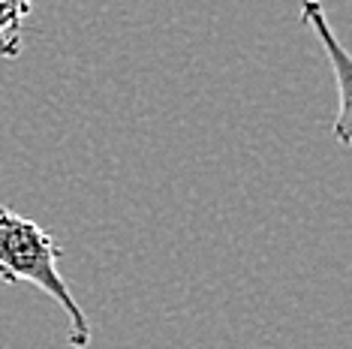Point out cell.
<instances>
[{
  "instance_id": "3",
  "label": "cell",
  "mask_w": 352,
  "mask_h": 349,
  "mask_svg": "<svg viewBox=\"0 0 352 349\" xmlns=\"http://www.w3.org/2000/svg\"><path fill=\"white\" fill-rule=\"evenodd\" d=\"M34 10L30 0H0V58L15 60L25 45V19Z\"/></svg>"
},
{
  "instance_id": "2",
  "label": "cell",
  "mask_w": 352,
  "mask_h": 349,
  "mask_svg": "<svg viewBox=\"0 0 352 349\" xmlns=\"http://www.w3.org/2000/svg\"><path fill=\"white\" fill-rule=\"evenodd\" d=\"M301 21L314 27V34L322 45L328 67L334 69V87H338V117H334V136L340 148L352 145V58L334 36L331 25L325 21L322 3L319 0H301Z\"/></svg>"
},
{
  "instance_id": "1",
  "label": "cell",
  "mask_w": 352,
  "mask_h": 349,
  "mask_svg": "<svg viewBox=\"0 0 352 349\" xmlns=\"http://www.w3.org/2000/svg\"><path fill=\"white\" fill-rule=\"evenodd\" d=\"M58 259L60 247L49 229L0 202V280L30 283L54 298L60 311L69 316V344L76 349H87L91 346V322L73 298V289L63 280Z\"/></svg>"
}]
</instances>
